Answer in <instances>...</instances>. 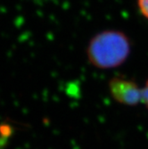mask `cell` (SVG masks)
<instances>
[{
	"mask_svg": "<svg viewBox=\"0 0 148 149\" xmlns=\"http://www.w3.org/2000/svg\"><path fill=\"white\" fill-rule=\"evenodd\" d=\"M138 7L141 15L148 20V0H138Z\"/></svg>",
	"mask_w": 148,
	"mask_h": 149,
	"instance_id": "3",
	"label": "cell"
},
{
	"mask_svg": "<svg viewBox=\"0 0 148 149\" xmlns=\"http://www.w3.org/2000/svg\"><path fill=\"white\" fill-rule=\"evenodd\" d=\"M130 52L131 42L127 34L119 30H105L92 37L87 47V57L96 68L109 70L123 64Z\"/></svg>",
	"mask_w": 148,
	"mask_h": 149,
	"instance_id": "1",
	"label": "cell"
},
{
	"mask_svg": "<svg viewBox=\"0 0 148 149\" xmlns=\"http://www.w3.org/2000/svg\"><path fill=\"white\" fill-rule=\"evenodd\" d=\"M112 97L120 104L134 106L142 102V88L135 80L122 76H115L109 81Z\"/></svg>",
	"mask_w": 148,
	"mask_h": 149,
	"instance_id": "2",
	"label": "cell"
},
{
	"mask_svg": "<svg viewBox=\"0 0 148 149\" xmlns=\"http://www.w3.org/2000/svg\"><path fill=\"white\" fill-rule=\"evenodd\" d=\"M142 103L145 104L148 109V79L146 80L145 86L142 88Z\"/></svg>",
	"mask_w": 148,
	"mask_h": 149,
	"instance_id": "4",
	"label": "cell"
}]
</instances>
